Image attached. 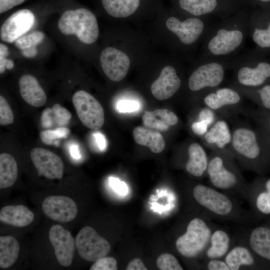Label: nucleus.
Returning <instances> with one entry per match:
<instances>
[{
	"instance_id": "nucleus-45",
	"label": "nucleus",
	"mask_w": 270,
	"mask_h": 270,
	"mask_svg": "<svg viewBox=\"0 0 270 270\" xmlns=\"http://www.w3.org/2000/svg\"><path fill=\"white\" fill-rule=\"evenodd\" d=\"M25 0H0V13L2 14L14 6H18Z\"/></svg>"
},
{
	"instance_id": "nucleus-46",
	"label": "nucleus",
	"mask_w": 270,
	"mask_h": 270,
	"mask_svg": "<svg viewBox=\"0 0 270 270\" xmlns=\"http://www.w3.org/2000/svg\"><path fill=\"white\" fill-rule=\"evenodd\" d=\"M8 47L0 43V73H3L6 68V64L8 58L6 56L8 55Z\"/></svg>"
},
{
	"instance_id": "nucleus-53",
	"label": "nucleus",
	"mask_w": 270,
	"mask_h": 270,
	"mask_svg": "<svg viewBox=\"0 0 270 270\" xmlns=\"http://www.w3.org/2000/svg\"><path fill=\"white\" fill-rule=\"evenodd\" d=\"M262 2H270V0H260Z\"/></svg>"
},
{
	"instance_id": "nucleus-30",
	"label": "nucleus",
	"mask_w": 270,
	"mask_h": 270,
	"mask_svg": "<svg viewBox=\"0 0 270 270\" xmlns=\"http://www.w3.org/2000/svg\"><path fill=\"white\" fill-rule=\"evenodd\" d=\"M211 246L208 250L206 256L211 259H216L224 256L228 252L230 239L224 231L217 230L210 236Z\"/></svg>"
},
{
	"instance_id": "nucleus-10",
	"label": "nucleus",
	"mask_w": 270,
	"mask_h": 270,
	"mask_svg": "<svg viewBox=\"0 0 270 270\" xmlns=\"http://www.w3.org/2000/svg\"><path fill=\"white\" fill-rule=\"evenodd\" d=\"M102 68L107 77L115 82L126 76L130 66V60L123 52L113 47L104 48L100 56Z\"/></svg>"
},
{
	"instance_id": "nucleus-39",
	"label": "nucleus",
	"mask_w": 270,
	"mask_h": 270,
	"mask_svg": "<svg viewBox=\"0 0 270 270\" xmlns=\"http://www.w3.org/2000/svg\"><path fill=\"white\" fill-rule=\"evenodd\" d=\"M255 43L261 48H270V24L267 29L256 28L252 34Z\"/></svg>"
},
{
	"instance_id": "nucleus-20",
	"label": "nucleus",
	"mask_w": 270,
	"mask_h": 270,
	"mask_svg": "<svg viewBox=\"0 0 270 270\" xmlns=\"http://www.w3.org/2000/svg\"><path fill=\"white\" fill-rule=\"evenodd\" d=\"M142 120L144 125L158 131L165 132L178 122V116L166 108H159L144 112Z\"/></svg>"
},
{
	"instance_id": "nucleus-24",
	"label": "nucleus",
	"mask_w": 270,
	"mask_h": 270,
	"mask_svg": "<svg viewBox=\"0 0 270 270\" xmlns=\"http://www.w3.org/2000/svg\"><path fill=\"white\" fill-rule=\"evenodd\" d=\"M132 134L138 144L148 148L154 153H160L165 148V140L158 130L140 126L134 129Z\"/></svg>"
},
{
	"instance_id": "nucleus-47",
	"label": "nucleus",
	"mask_w": 270,
	"mask_h": 270,
	"mask_svg": "<svg viewBox=\"0 0 270 270\" xmlns=\"http://www.w3.org/2000/svg\"><path fill=\"white\" fill-rule=\"evenodd\" d=\"M208 268L209 270H230L226 262L216 259H212L208 262Z\"/></svg>"
},
{
	"instance_id": "nucleus-1",
	"label": "nucleus",
	"mask_w": 270,
	"mask_h": 270,
	"mask_svg": "<svg viewBox=\"0 0 270 270\" xmlns=\"http://www.w3.org/2000/svg\"><path fill=\"white\" fill-rule=\"evenodd\" d=\"M58 28L63 34L75 35L86 44L94 42L99 34L96 16L84 8L64 12L58 20Z\"/></svg>"
},
{
	"instance_id": "nucleus-8",
	"label": "nucleus",
	"mask_w": 270,
	"mask_h": 270,
	"mask_svg": "<svg viewBox=\"0 0 270 270\" xmlns=\"http://www.w3.org/2000/svg\"><path fill=\"white\" fill-rule=\"evenodd\" d=\"M48 238L59 264L63 266H70L73 260L75 250V240L70 232L62 226H52Z\"/></svg>"
},
{
	"instance_id": "nucleus-13",
	"label": "nucleus",
	"mask_w": 270,
	"mask_h": 270,
	"mask_svg": "<svg viewBox=\"0 0 270 270\" xmlns=\"http://www.w3.org/2000/svg\"><path fill=\"white\" fill-rule=\"evenodd\" d=\"M193 194L200 205L218 215L226 216L232 209V204L226 196L206 186H195Z\"/></svg>"
},
{
	"instance_id": "nucleus-31",
	"label": "nucleus",
	"mask_w": 270,
	"mask_h": 270,
	"mask_svg": "<svg viewBox=\"0 0 270 270\" xmlns=\"http://www.w3.org/2000/svg\"><path fill=\"white\" fill-rule=\"evenodd\" d=\"M225 262L230 270H238L242 266L252 265L254 263V259L246 248L238 246L228 254Z\"/></svg>"
},
{
	"instance_id": "nucleus-37",
	"label": "nucleus",
	"mask_w": 270,
	"mask_h": 270,
	"mask_svg": "<svg viewBox=\"0 0 270 270\" xmlns=\"http://www.w3.org/2000/svg\"><path fill=\"white\" fill-rule=\"evenodd\" d=\"M14 120L12 111L6 99L0 96V124L6 126L12 124Z\"/></svg>"
},
{
	"instance_id": "nucleus-3",
	"label": "nucleus",
	"mask_w": 270,
	"mask_h": 270,
	"mask_svg": "<svg viewBox=\"0 0 270 270\" xmlns=\"http://www.w3.org/2000/svg\"><path fill=\"white\" fill-rule=\"evenodd\" d=\"M210 238V230L201 218H194L188 224L186 232L176 242L178 252L186 258L198 256L206 247Z\"/></svg>"
},
{
	"instance_id": "nucleus-9",
	"label": "nucleus",
	"mask_w": 270,
	"mask_h": 270,
	"mask_svg": "<svg viewBox=\"0 0 270 270\" xmlns=\"http://www.w3.org/2000/svg\"><path fill=\"white\" fill-rule=\"evenodd\" d=\"M30 157L38 176L50 180L62 178L64 163L54 152L44 148H34L30 152Z\"/></svg>"
},
{
	"instance_id": "nucleus-18",
	"label": "nucleus",
	"mask_w": 270,
	"mask_h": 270,
	"mask_svg": "<svg viewBox=\"0 0 270 270\" xmlns=\"http://www.w3.org/2000/svg\"><path fill=\"white\" fill-rule=\"evenodd\" d=\"M202 138L206 146L212 150H230L232 130L224 119L218 118Z\"/></svg>"
},
{
	"instance_id": "nucleus-5",
	"label": "nucleus",
	"mask_w": 270,
	"mask_h": 270,
	"mask_svg": "<svg viewBox=\"0 0 270 270\" xmlns=\"http://www.w3.org/2000/svg\"><path fill=\"white\" fill-rule=\"evenodd\" d=\"M75 242L80 256L88 262H95L106 256L110 250L109 242L89 226L80 230Z\"/></svg>"
},
{
	"instance_id": "nucleus-27",
	"label": "nucleus",
	"mask_w": 270,
	"mask_h": 270,
	"mask_svg": "<svg viewBox=\"0 0 270 270\" xmlns=\"http://www.w3.org/2000/svg\"><path fill=\"white\" fill-rule=\"evenodd\" d=\"M20 245L12 236H0V267L7 268L16 261L20 252Z\"/></svg>"
},
{
	"instance_id": "nucleus-38",
	"label": "nucleus",
	"mask_w": 270,
	"mask_h": 270,
	"mask_svg": "<svg viewBox=\"0 0 270 270\" xmlns=\"http://www.w3.org/2000/svg\"><path fill=\"white\" fill-rule=\"evenodd\" d=\"M117 262L112 257L104 256L94 262L90 267V270H116Z\"/></svg>"
},
{
	"instance_id": "nucleus-16",
	"label": "nucleus",
	"mask_w": 270,
	"mask_h": 270,
	"mask_svg": "<svg viewBox=\"0 0 270 270\" xmlns=\"http://www.w3.org/2000/svg\"><path fill=\"white\" fill-rule=\"evenodd\" d=\"M181 80L175 69L170 66L164 68L159 77L151 86V92L158 100L171 98L179 90Z\"/></svg>"
},
{
	"instance_id": "nucleus-23",
	"label": "nucleus",
	"mask_w": 270,
	"mask_h": 270,
	"mask_svg": "<svg viewBox=\"0 0 270 270\" xmlns=\"http://www.w3.org/2000/svg\"><path fill=\"white\" fill-rule=\"evenodd\" d=\"M188 159L186 164V171L196 177H200L206 172L208 158L200 144L191 143L188 148Z\"/></svg>"
},
{
	"instance_id": "nucleus-40",
	"label": "nucleus",
	"mask_w": 270,
	"mask_h": 270,
	"mask_svg": "<svg viewBox=\"0 0 270 270\" xmlns=\"http://www.w3.org/2000/svg\"><path fill=\"white\" fill-rule=\"evenodd\" d=\"M218 114L214 110L206 106L198 111L196 120L206 122L210 127L218 118Z\"/></svg>"
},
{
	"instance_id": "nucleus-42",
	"label": "nucleus",
	"mask_w": 270,
	"mask_h": 270,
	"mask_svg": "<svg viewBox=\"0 0 270 270\" xmlns=\"http://www.w3.org/2000/svg\"><path fill=\"white\" fill-rule=\"evenodd\" d=\"M258 94L262 106L270 110V84L262 87L258 90Z\"/></svg>"
},
{
	"instance_id": "nucleus-25",
	"label": "nucleus",
	"mask_w": 270,
	"mask_h": 270,
	"mask_svg": "<svg viewBox=\"0 0 270 270\" xmlns=\"http://www.w3.org/2000/svg\"><path fill=\"white\" fill-rule=\"evenodd\" d=\"M72 118V114L60 104H54L52 108H47L42 113L40 122L44 128H50L64 127Z\"/></svg>"
},
{
	"instance_id": "nucleus-15",
	"label": "nucleus",
	"mask_w": 270,
	"mask_h": 270,
	"mask_svg": "<svg viewBox=\"0 0 270 270\" xmlns=\"http://www.w3.org/2000/svg\"><path fill=\"white\" fill-rule=\"evenodd\" d=\"M166 24L182 44L186 45L194 42L204 28L203 22L198 18H188L181 22L174 16H170L167 19Z\"/></svg>"
},
{
	"instance_id": "nucleus-35",
	"label": "nucleus",
	"mask_w": 270,
	"mask_h": 270,
	"mask_svg": "<svg viewBox=\"0 0 270 270\" xmlns=\"http://www.w3.org/2000/svg\"><path fill=\"white\" fill-rule=\"evenodd\" d=\"M158 268L160 270H182L177 259L173 255L165 253L160 255L156 262Z\"/></svg>"
},
{
	"instance_id": "nucleus-32",
	"label": "nucleus",
	"mask_w": 270,
	"mask_h": 270,
	"mask_svg": "<svg viewBox=\"0 0 270 270\" xmlns=\"http://www.w3.org/2000/svg\"><path fill=\"white\" fill-rule=\"evenodd\" d=\"M180 6L195 16L208 14L217 6L216 0H178Z\"/></svg>"
},
{
	"instance_id": "nucleus-41",
	"label": "nucleus",
	"mask_w": 270,
	"mask_h": 270,
	"mask_svg": "<svg viewBox=\"0 0 270 270\" xmlns=\"http://www.w3.org/2000/svg\"><path fill=\"white\" fill-rule=\"evenodd\" d=\"M117 109L120 112H131L139 108V104L135 100H123L117 104Z\"/></svg>"
},
{
	"instance_id": "nucleus-22",
	"label": "nucleus",
	"mask_w": 270,
	"mask_h": 270,
	"mask_svg": "<svg viewBox=\"0 0 270 270\" xmlns=\"http://www.w3.org/2000/svg\"><path fill=\"white\" fill-rule=\"evenodd\" d=\"M270 78V64L266 62L258 64L255 68L244 66L238 72V80L242 86L256 87L262 84Z\"/></svg>"
},
{
	"instance_id": "nucleus-26",
	"label": "nucleus",
	"mask_w": 270,
	"mask_h": 270,
	"mask_svg": "<svg viewBox=\"0 0 270 270\" xmlns=\"http://www.w3.org/2000/svg\"><path fill=\"white\" fill-rule=\"evenodd\" d=\"M106 12L112 17H128L139 8L141 0H101Z\"/></svg>"
},
{
	"instance_id": "nucleus-51",
	"label": "nucleus",
	"mask_w": 270,
	"mask_h": 270,
	"mask_svg": "<svg viewBox=\"0 0 270 270\" xmlns=\"http://www.w3.org/2000/svg\"><path fill=\"white\" fill-rule=\"evenodd\" d=\"M70 153L72 157L75 159H79L81 157L78 147L76 144L71 146L70 148Z\"/></svg>"
},
{
	"instance_id": "nucleus-11",
	"label": "nucleus",
	"mask_w": 270,
	"mask_h": 270,
	"mask_svg": "<svg viewBox=\"0 0 270 270\" xmlns=\"http://www.w3.org/2000/svg\"><path fill=\"white\" fill-rule=\"evenodd\" d=\"M224 78L223 66L217 62H210L200 66L190 76L188 81L189 89L198 92L206 88L218 86Z\"/></svg>"
},
{
	"instance_id": "nucleus-2",
	"label": "nucleus",
	"mask_w": 270,
	"mask_h": 270,
	"mask_svg": "<svg viewBox=\"0 0 270 270\" xmlns=\"http://www.w3.org/2000/svg\"><path fill=\"white\" fill-rule=\"evenodd\" d=\"M230 150L234 156L246 162L257 159L261 148L256 132L246 124H235L232 130Z\"/></svg>"
},
{
	"instance_id": "nucleus-29",
	"label": "nucleus",
	"mask_w": 270,
	"mask_h": 270,
	"mask_svg": "<svg viewBox=\"0 0 270 270\" xmlns=\"http://www.w3.org/2000/svg\"><path fill=\"white\" fill-rule=\"evenodd\" d=\"M18 175L16 160L10 154L2 153L0 154V188H6L12 186Z\"/></svg>"
},
{
	"instance_id": "nucleus-36",
	"label": "nucleus",
	"mask_w": 270,
	"mask_h": 270,
	"mask_svg": "<svg viewBox=\"0 0 270 270\" xmlns=\"http://www.w3.org/2000/svg\"><path fill=\"white\" fill-rule=\"evenodd\" d=\"M266 191L260 193L256 200L258 210L263 214H270V178L266 184Z\"/></svg>"
},
{
	"instance_id": "nucleus-21",
	"label": "nucleus",
	"mask_w": 270,
	"mask_h": 270,
	"mask_svg": "<svg viewBox=\"0 0 270 270\" xmlns=\"http://www.w3.org/2000/svg\"><path fill=\"white\" fill-rule=\"evenodd\" d=\"M34 214L24 205L6 206L0 210V221L16 227H24L30 224Z\"/></svg>"
},
{
	"instance_id": "nucleus-7",
	"label": "nucleus",
	"mask_w": 270,
	"mask_h": 270,
	"mask_svg": "<svg viewBox=\"0 0 270 270\" xmlns=\"http://www.w3.org/2000/svg\"><path fill=\"white\" fill-rule=\"evenodd\" d=\"M35 16L29 10L16 11L3 23L0 30L1 40L8 43L14 42L24 35L33 26Z\"/></svg>"
},
{
	"instance_id": "nucleus-44",
	"label": "nucleus",
	"mask_w": 270,
	"mask_h": 270,
	"mask_svg": "<svg viewBox=\"0 0 270 270\" xmlns=\"http://www.w3.org/2000/svg\"><path fill=\"white\" fill-rule=\"evenodd\" d=\"M110 183L112 187L120 194H126L127 193L126 185L118 179L111 177L110 178Z\"/></svg>"
},
{
	"instance_id": "nucleus-14",
	"label": "nucleus",
	"mask_w": 270,
	"mask_h": 270,
	"mask_svg": "<svg viewBox=\"0 0 270 270\" xmlns=\"http://www.w3.org/2000/svg\"><path fill=\"white\" fill-rule=\"evenodd\" d=\"M205 106L214 110L219 115L224 116L228 111L240 110L241 96L236 90L222 88L207 94L204 98Z\"/></svg>"
},
{
	"instance_id": "nucleus-48",
	"label": "nucleus",
	"mask_w": 270,
	"mask_h": 270,
	"mask_svg": "<svg viewBox=\"0 0 270 270\" xmlns=\"http://www.w3.org/2000/svg\"><path fill=\"white\" fill-rule=\"evenodd\" d=\"M126 270H147L142 260L136 258L131 260L128 264Z\"/></svg>"
},
{
	"instance_id": "nucleus-28",
	"label": "nucleus",
	"mask_w": 270,
	"mask_h": 270,
	"mask_svg": "<svg viewBox=\"0 0 270 270\" xmlns=\"http://www.w3.org/2000/svg\"><path fill=\"white\" fill-rule=\"evenodd\" d=\"M250 244L254 252L270 260V230L266 227L254 229L250 236Z\"/></svg>"
},
{
	"instance_id": "nucleus-19",
	"label": "nucleus",
	"mask_w": 270,
	"mask_h": 270,
	"mask_svg": "<svg viewBox=\"0 0 270 270\" xmlns=\"http://www.w3.org/2000/svg\"><path fill=\"white\" fill-rule=\"evenodd\" d=\"M19 90L23 100L34 107H40L46 102V96L38 82L30 74L22 76L18 80Z\"/></svg>"
},
{
	"instance_id": "nucleus-33",
	"label": "nucleus",
	"mask_w": 270,
	"mask_h": 270,
	"mask_svg": "<svg viewBox=\"0 0 270 270\" xmlns=\"http://www.w3.org/2000/svg\"><path fill=\"white\" fill-rule=\"evenodd\" d=\"M70 133V130L60 127L54 130H47L40 132V136L42 142L46 145L58 146L60 139L66 138Z\"/></svg>"
},
{
	"instance_id": "nucleus-4",
	"label": "nucleus",
	"mask_w": 270,
	"mask_h": 270,
	"mask_svg": "<svg viewBox=\"0 0 270 270\" xmlns=\"http://www.w3.org/2000/svg\"><path fill=\"white\" fill-rule=\"evenodd\" d=\"M72 101L80 120L85 126L92 130L102 126L104 108L94 97L86 91L80 90L74 94Z\"/></svg>"
},
{
	"instance_id": "nucleus-6",
	"label": "nucleus",
	"mask_w": 270,
	"mask_h": 270,
	"mask_svg": "<svg viewBox=\"0 0 270 270\" xmlns=\"http://www.w3.org/2000/svg\"><path fill=\"white\" fill-rule=\"evenodd\" d=\"M208 164L206 172L210 182L215 187L223 190L230 188L238 182L234 172L226 166V160L232 154L230 150H213Z\"/></svg>"
},
{
	"instance_id": "nucleus-34",
	"label": "nucleus",
	"mask_w": 270,
	"mask_h": 270,
	"mask_svg": "<svg viewBox=\"0 0 270 270\" xmlns=\"http://www.w3.org/2000/svg\"><path fill=\"white\" fill-rule=\"evenodd\" d=\"M44 37V34L42 32L34 31L24 34L18 38L14 42V44L20 50L36 46L38 44L42 42Z\"/></svg>"
},
{
	"instance_id": "nucleus-43",
	"label": "nucleus",
	"mask_w": 270,
	"mask_h": 270,
	"mask_svg": "<svg viewBox=\"0 0 270 270\" xmlns=\"http://www.w3.org/2000/svg\"><path fill=\"white\" fill-rule=\"evenodd\" d=\"M209 128V126L206 122L198 120L194 122L190 126L192 132L195 134L201 136L204 135Z\"/></svg>"
},
{
	"instance_id": "nucleus-12",
	"label": "nucleus",
	"mask_w": 270,
	"mask_h": 270,
	"mask_svg": "<svg viewBox=\"0 0 270 270\" xmlns=\"http://www.w3.org/2000/svg\"><path fill=\"white\" fill-rule=\"evenodd\" d=\"M44 214L52 220L61 223L74 220L78 214V207L71 198L64 196H51L42 204Z\"/></svg>"
},
{
	"instance_id": "nucleus-50",
	"label": "nucleus",
	"mask_w": 270,
	"mask_h": 270,
	"mask_svg": "<svg viewBox=\"0 0 270 270\" xmlns=\"http://www.w3.org/2000/svg\"><path fill=\"white\" fill-rule=\"evenodd\" d=\"M22 54L28 58H34L38 54L36 46H32L21 50Z\"/></svg>"
},
{
	"instance_id": "nucleus-17",
	"label": "nucleus",
	"mask_w": 270,
	"mask_h": 270,
	"mask_svg": "<svg viewBox=\"0 0 270 270\" xmlns=\"http://www.w3.org/2000/svg\"><path fill=\"white\" fill-rule=\"evenodd\" d=\"M243 38V34L239 30L220 29L210 40L208 48L214 55L226 54L238 47Z\"/></svg>"
},
{
	"instance_id": "nucleus-49",
	"label": "nucleus",
	"mask_w": 270,
	"mask_h": 270,
	"mask_svg": "<svg viewBox=\"0 0 270 270\" xmlns=\"http://www.w3.org/2000/svg\"><path fill=\"white\" fill-rule=\"evenodd\" d=\"M96 144L100 150H104L106 146L104 136L100 132H96L94 135Z\"/></svg>"
},
{
	"instance_id": "nucleus-52",
	"label": "nucleus",
	"mask_w": 270,
	"mask_h": 270,
	"mask_svg": "<svg viewBox=\"0 0 270 270\" xmlns=\"http://www.w3.org/2000/svg\"><path fill=\"white\" fill-rule=\"evenodd\" d=\"M14 63L12 60H11L8 59L6 64V68L8 70H11L14 68Z\"/></svg>"
},
{
	"instance_id": "nucleus-54",
	"label": "nucleus",
	"mask_w": 270,
	"mask_h": 270,
	"mask_svg": "<svg viewBox=\"0 0 270 270\" xmlns=\"http://www.w3.org/2000/svg\"><path fill=\"white\" fill-rule=\"evenodd\" d=\"M268 122H269V124L270 125V116L269 118H268Z\"/></svg>"
}]
</instances>
